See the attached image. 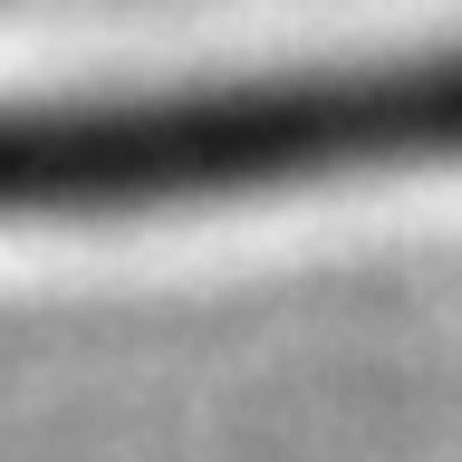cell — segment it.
Wrapping results in <instances>:
<instances>
[{"label": "cell", "mask_w": 462, "mask_h": 462, "mask_svg": "<svg viewBox=\"0 0 462 462\" xmlns=\"http://www.w3.org/2000/svg\"><path fill=\"white\" fill-rule=\"evenodd\" d=\"M462 154V58L241 97H154V106H29L0 116V212H106V202L251 193L356 164H443Z\"/></svg>", "instance_id": "obj_1"}]
</instances>
